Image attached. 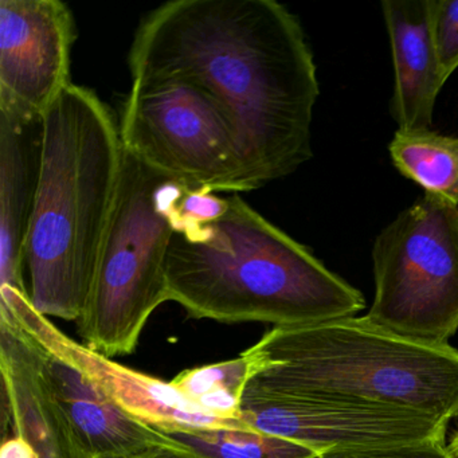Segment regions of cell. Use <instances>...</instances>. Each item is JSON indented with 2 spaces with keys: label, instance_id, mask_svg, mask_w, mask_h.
Returning a JSON list of instances; mask_svg holds the SVG:
<instances>
[{
  "label": "cell",
  "instance_id": "1",
  "mask_svg": "<svg viewBox=\"0 0 458 458\" xmlns=\"http://www.w3.org/2000/svg\"><path fill=\"white\" fill-rule=\"evenodd\" d=\"M132 81L178 80L202 90L232 127L251 190L312 157L318 81L299 18L275 0H171L141 20Z\"/></svg>",
  "mask_w": 458,
  "mask_h": 458
},
{
  "label": "cell",
  "instance_id": "2",
  "mask_svg": "<svg viewBox=\"0 0 458 458\" xmlns=\"http://www.w3.org/2000/svg\"><path fill=\"white\" fill-rule=\"evenodd\" d=\"M165 288L190 318L225 324L310 326L366 307L360 291L238 194L218 221L174 233Z\"/></svg>",
  "mask_w": 458,
  "mask_h": 458
},
{
  "label": "cell",
  "instance_id": "3",
  "mask_svg": "<svg viewBox=\"0 0 458 458\" xmlns=\"http://www.w3.org/2000/svg\"><path fill=\"white\" fill-rule=\"evenodd\" d=\"M119 123L72 84L44 116L41 178L25 246L29 294L44 316L79 321L89 299L123 165Z\"/></svg>",
  "mask_w": 458,
  "mask_h": 458
},
{
  "label": "cell",
  "instance_id": "4",
  "mask_svg": "<svg viewBox=\"0 0 458 458\" xmlns=\"http://www.w3.org/2000/svg\"><path fill=\"white\" fill-rule=\"evenodd\" d=\"M249 386L409 410L449 423L458 417V350L395 336L363 318L273 327L243 351Z\"/></svg>",
  "mask_w": 458,
  "mask_h": 458
},
{
  "label": "cell",
  "instance_id": "5",
  "mask_svg": "<svg viewBox=\"0 0 458 458\" xmlns=\"http://www.w3.org/2000/svg\"><path fill=\"white\" fill-rule=\"evenodd\" d=\"M184 187L124 149L89 299L77 321L90 350L109 358L135 352L152 313L168 301L173 208Z\"/></svg>",
  "mask_w": 458,
  "mask_h": 458
},
{
  "label": "cell",
  "instance_id": "6",
  "mask_svg": "<svg viewBox=\"0 0 458 458\" xmlns=\"http://www.w3.org/2000/svg\"><path fill=\"white\" fill-rule=\"evenodd\" d=\"M375 297L367 323L422 344L458 331V208L422 198L382 230L372 249Z\"/></svg>",
  "mask_w": 458,
  "mask_h": 458
},
{
  "label": "cell",
  "instance_id": "7",
  "mask_svg": "<svg viewBox=\"0 0 458 458\" xmlns=\"http://www.w3.org/2000/svg\"><path fill=\"white\" fill-rule=\"evenodd\" d=\"M125 151L189 189L253 191L237 138L206 93L178 80H135L119 124Z\"/></svg>",
  "mask_w": 458,
  "mask_h": 458
},
{
  "label": "cell",
  "instance_id": "8",
  "mask_svg": "<svg viewBox=\"0 0 458 458\" xmlns=\"http://www.w3.org/2000/svg\"><path fill=\"white\" fill-rule=\"evenodd\" d=\"M241 420L246 428L316 450L386 449L445 444L447 425L409 410L327 396L267 393L248 386Z\"/></svg>",
  "mask_w": 458,
  "mask_h": 458
},
{
  "label": "cell",
  "instance_id": "9",
  "mask_svg": "<svg viewBox=\"0 0 458 458\" xmlns=\"http://www.w3.org/2000/svg\"><path fill=\"white\" fill-rule=\"evenodd\" d=\"M0 318L15 324L45 352L79 369L123 411L157 430L249 428L242 422L202 411L184 398L173 383L130 369L72 339L34 308L28 294L17 289L0 288Z\"/></svg>",
  "mask_w": 458,
  "mask_h": 458
},
{
  "label": "cell",
  "instance_id": "10",
  "mask_svg": "<svg viewBox=\"0 0 458 458\" xmlns=\"http://www.w3.org/2000/svg\"><path fill=\"white\" fill-rule=\"evenodd\" d=\"M76 21L61 0H0V108L44 117L68 89Z\"/></svg>",
  "mask_w": 458,
  "mask_h": 458
},
{
  "label": "cell",
  "instance_id": "11",
  "mask_svg": "<svg viewBox=\"0 0 458 458\" xmlns=\"http://www.w3.org/2000/svg\"><path fill=\"white\" fill-rule=\"evenodd\" d=\"M2 402L15 436L30 442L39 458H92L53 396L38 347L7 318H0Z\"/></svg>",
  "mask_w": 458,
  "mask_h": 458
},
{
  "label": "cell",
  "instance_id": "12",
  "mask_svg": "<svg viewBox=\"0 0 458 458\" xmlns=\"http://www.w3.org/2000/svg\"><path fill=\"white\" fill-rule=\"evenodd\" d=\"M44 117L0 108V288L29 294L25 246L41 178Z\"/></svg>",
  "mask_w": 458,
  "mask_h": 458
},
{
  "label": "cell",
  "instance_id": "13",
  "mask_svg": "<svg viewBox=\"0 0 458 458\" xmlns=\"http://www.w3.org/2000/svg\"><path fill=\"white\" fill-rule=\"evenodd\" d=\"M38 350L53 396L90 457L135 458L174 446L163 431L131 417L109 401L79 369Z\"/></svg>",
  "mask_w": 458,
  "mask_h": 458
},
{
  "label": "cell",
  "instance_id": "14",
  "mask_svg": "<svg viewBox=\"0 0 458 458\" xmlns=\"http://www.w3.org/2000/svg\"><path fill=\"white\" fill-rule=\"evenodd\" d=\"M383 17L394 64L391 114L399 130H430L439 90V71L431 31V0H383Z\"/></svg>",
  "mask_w": 458,
  "mask_h": 458
},
{
  "label": "cell",
  "instance_id": "15",
  "mask_svg": "<svg viewBox=\"0 0 458 458\" xmlns=\"http://www.w3.org/2000/svg\"><path fill=\"white\" fill-rule=\"evenodd\" d=\"M388 151L402 175L458 208V138L398 130Z\"/></svg>",
  "mask_w": 458,
  "mask_h": 458
},
{
  "label": "cell",
  "instance_id": "16",
  "mask_svg": "<svg viewBox=\"0 0 458 458\" xmlns=\"http://www.w3.org/2000/svg\"><path fill=\"white\" fill-rule=\"evenodd\" d=\"M163 433L174 446L195 458L320 457L316 450L304 445L250 428H195Z\"/></svg>",
  "mask_w": 458,
  "mask_h": 458
},
{
  "label": "cell",
  "instance_id": "17",
  "mask_svg": "<svg viewBox=\"0 0 458 458\" xmlns=\"http://www.w3.org/2000/svg\"><path fill=\"white\" fill-rule=\"evenodd\" d=\"M253 377L250 361L240 358L184 369L171 380L174 387L194 406L213 417L241 420V404Z\"/></svg>",
  "mask_w": 458,
  "mask_h": 458
},
{
  "label": "cell",
  "instance_id": "18",
  "mask_svg": "<svg viewBox=\"0 0 458 458\" xmlns=\"http://www.w3.org/2000/svg\"><path fill=\"white\" fill-rule=\"evenodd\" d=\"M227 208L229 197L221 198L208 190L184 187L173 208L175 233L190 234L197 232L205 225L218 221Z\"/></svg>",
  "mask_w": 458,
  "mask_h": 458
},
{
  "label": "cell",
  "instance_id": "19",
  "mask_svg": "<svg viewBox=\"0 0 458 458\" xmlns=\"http://www.w3.org/2000/svg\"><path fill=\"white\" fill-rule=\"evenodd\" d=\"M431 31L446 82L458 68V0H431Z\"/></svg>",
  "mask_w": 458,
  "mask_h": 458
},
{
  "label": "cell",
  "instance_id": "20",
  "mask_svg": "<svg viewBox=\"0 0 458 458\" xmlns=\"http://www.w3.org/2000/svg\"><path fill=\"white\" fill-rule=\"evenodd\" d=\"M320 458H453L446 444H412L386 449L337 450L324 453Z\"/></svg>",
  "mask_w": 458,
  "mask_h": 458
},
{
  "label": "cell",
  "instance_id": "21",
  "mask_svg": "<svg viewBox=\"0 0 458 458\" xmlns=\"http://www.w3.org/2000/svg\"><path fill=\"white\" fill-rule=\"evenodd\" d=\"M0 458H39L30 442L20 436L4 439L0 449Z\"/></svg>",
  "mask_w": 458,
  "mask_h": 458
},
{
  "label": "cell",
  "instance_id": "22",
  "mask_svg": "<svg viewBox=\"0 0 458 458\" xmlns=\"http://www.w3.org/2000/svg\"><path fill=\"white\" fill-rule=\"evenodd\" d=\"M135 458H195L192 457L190 453L184 452V450L179 449L176 446H165L159 447V449L151 450V452L146 453V454L139 455Z\"/></svg>",
  "mask_w": 458,
  "mask_h": 458
},
{
  "label": "cell",
  "instance_id": "23",
  "mask_svg": "<svg viewBox=\"0 0 458 458\" xmlns=\"http://www.w3.org/2000/svg\"><path fill=\"white\" fill-rule=\"evenodd\" d=\"M446 450L453 458H458V437H452L449 444L446 445Z\"/></svg>",
  "mask_w": 458,
  "mask_h": 458
},
{
  "label": "cell",
  "instance_id": "24",
  "mask_svg": "<svg viewBox=\"0 0 458 458\" xmlns=\"http://www.w3.org/2000/svg\"><path fill=\"white\" fill-rule=\"evenodd\" d=\"M453 437H458V430H457V431H455V433H454V434H453Z\"/></svg>",
  "mask_w": 458,
  "mask_h": 458
},
{
  "label": "cell",
  "instance_id": "25",
  "mask_svg": "<svg viewBox=\"0 0 458 458\" xmlns=\"http://www.w3.org/2000/svg\"><path fill=\"white\" fill-rule=\"evenodd\" d=\"M318 458H320V457H318Z\"/></svg>",
  "mask_w": 458,
  "mask_h": 458
}]
</instances>
